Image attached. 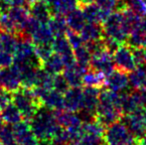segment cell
Here are the masks:
<instances>
[{
	"label": "cell",
	"mask_w": 146,
	"mask_h": 145,
	"mask_svg": "<svg viewBox=\"0 0 146 145\" xmlns=\"http://www.w3.org/2000/svg\"><path fill=\"white\" fill-rule=\"evenodd\" d=\"M123 113L120 107V93L110 89L100 91L98 105L94 119L104 127L121 120Z\"/></svg>",
	"instance_id": "obj_1"
},
{
	"label": "cell",
	"mask_w": 146,
	"mask_h": 145,
	"mask_svg": "<svg viewBox=\"0 0 146 145\" xmlns=\"http://www.w3.org/2000/svg\"><path fill=\"white\" fill-rule=\"evenodd\" d=\"M31 129L38 139H52L56 131L61 127L56 118L55 111L43 107L29 120Z\"/></svg>",
	"instance_id": "obj_2"
},
{
	"label": "cell",
	"mask_w": 146,
	"mask_h": 145,
	"mask_svg": "<svg viewBox=\"0 0 146 145\" xmlns=\"http://www.w3.org/2000/svg\"><path fill=\"white\" fill-rule=\"evenodd\" d=\"M12 101L26 120H30L43 107L41 101L35 95L33 87H21L15 93H12Z\"/></svg>",
	"instance_id": "obj_3"
},
{
	"label": "cell",
	"mask_w": 146,
	"mask_h": 145,
	"mask_svg": "<svg viewBox=\"0 0 146 145\" xmlns=\"http://www.w3.org/2000/svg\"><path fill=\"white\" fill-rule=\"evenodd\" d=\"M106 145H136V139L121 120L106 127L102 136Z\"/></svg>",
	"instance_id": "obj_4"
},
{
	"label": "cell",
	"mask_w": 146,
	"mask_h": 145,
	"mask_svg": "<svg viewBox=\"0 0 146 145\" xmlns=\"http://www.w3.org/2000/svg\"><path fill=\"white\" fill-rule=\"evenodd\" d=\"M102 25L104 37L112 39L119 44L126 43L128 39V34L126 33L124 26H123V18L121 11L115 10L112 13H110Z\"/></svg>",
	"instance_id": "obj_5"
},
{
	"label": "cell",
	"mask_w": 146,
	"mask_h": 145,
	"mask_svg": "<svg viewBox=\"0 0 146 145\" xmlns=\"http://www.w3.org/2000/svg\"><path fill=\"white\" fill-rule=\"evenodd\" d=\"M112 56H113L115 69L129 73L137 68V64L135 62L134 56H133L132 49L126 43L121 44L114 51Z\"/></svg>",
	"instance_id": "obj_6"
},
{
	"label": "cell",
	"mask_w": 146,
	"mask_h": 145,
	"mask_svg": "<svg viewBox=\"0 0 146 145\" xmlns=\"http://www.w3.org/2000/svg\"><path fill=\"white\" fill-rule=\"evenodd\" d=\"M90 68L108 75L115 69L113 56L106 48L100 49L92 54Z\"/></svg>",
	"instance_id": "obj_7"
},
{
	"label": "cell",
	"mask_w": 146,
	"mask_h": 145,
	"mask_svg": "<svg viewBox=\"0 0 146 145\" xmlns=\"http://www.w3.org/2000/svg\"><path fill=\"white\" fill-rule=\"evenodd\" d=\"M0 87L10 93H15L22 87L20 72L14 64L0 70Z\"/></svg>",
	"instance_id": "obj_8"
},
{
	"label": "cell",
	"mask_w": 146,
	"mask_h": 145,
	"mask_svg": "<svg viewBox=\"0 0 146 145\" xmlns=\"http://www.w3.org/2000/svg\"><path fill=\"white\" fill-rule=\"evenodd\" d=\"M120 107L123 115L143 111L145 107L143 105L140 91L133 89L129 93H120Z\"/></svg>",
	"instance_id": "obj_9"
},
{
	"label": "cell",
	"mask_w": 146,
	"mask_h": 145,
	"mask_svg": "<svg viewBox=\"0 0 146 145\" xmlns=\"http://www.w3.org/2000/svg\"><path fill=\"white\" fill-rule=\"evenodd\" d=\"M53 48H54L55 53L59 54L62 57L66 68L75 66L77 64L73 48L71 47L65 35L55 37L54 41H53Z\"/></svg>",
	"instance_id": "obj_10"
},
{
	"label": "cell",
	"mask_w": 146,
	"mask_h": 145,
	"mask_svg": "<svg viewBox=\"0 0 146 145\" xmlns=\"http://www.w3.org/2000/svg\"><path fill=\"white\" fill-rule=\"evenodd\" d=\"M121 121L126 125L129 131L132 133L135 139L138 140L146 136V129L143 119V111L135 112V113L124 114L121 117Z\"/></svg>",
	"instance_id": "obj_11"
},
{
	"label": "cell",
	"mask_w": 146,
	"mask_h": 145,
	"mask_svg": "<svg viewBox=\"0 0 146 145\" xmlns=\"http://www.w3.org/2000/svg\"><path fill=\"white\" fill-rule=\"evenodd\" d=\"M16 139V145H37L38 138L31 129L28 121L21 120L12 126Z\"/></svg>",
	"instance_id": "obj_12"
},
{
	"label": "cell",
	"mask_w": 146,
	"mask_h": 145,
	"mask_svg": "<svg viewBox=\"0 0 146 145\" xmlns=\"http://www.w3.org/2000/svg\"><path fill=\"white\" fill-rule=\"evenodd\" d=\"M27 4L29 6L31 17L36 19L40 23L47 24L53 16L50 5L44 0H28Z\"/></svg>",
	"instance_id": "obj_13"
},
{
	"label": "cell",
	"mask_w": 146,
	"mask_h": 145,
	"mask_svg": "<svg viewBox=\"0 0 146 145\" xmlns=\"http://www.w3.org/2000/svg\"><path fill=\"white\" fill-rule=\"evenodd\" d=\"M130 85L129 83V77L127 73L122 72L118 69H114L110 73L106 75V87L108 89L116 93L123 91L128 87Z\"/></svg>",
	"instance_id": "obj_14"
},
{
	"label": "cell",
	"mask_w": 146,
	"mask_h": 145,
	"mask_svg": "<svg viewBox=\"0 0 146 145\" xmlns=\"http://www.w3.org/2000/svg\"><path fill=\"white\" fill-rule=\"evenodd\" d=\"M64 107L66 110L77 112L83 107V89L81 87H70L64 93Z\"/></svg>",
	"instance_id": "obj_15"
},
{
	"label": "cell",
	"mask_w": 146,
	"mask_h": 145,
	"mask_svg": "<svg viewBox=\"0 0 146 145\" xmlns=\"http://www.w3.org/2000/svg\"><path fill=\"white\" fill-rule=\"evenodd\" d=\"M7 12L17 25L18 30H19V36L18 37H22L24 34L26 25H27V22L29 21L31 17L29 9H27L24 6H12V7L8 8Z\"/></svg>",
	"instance_id": "obj_16"
},
{
	"label": "cell",
	"mask_w": 146,
	"mask_h": 145,
	"mask_svg": "<svg viewBox=\"0 0 146 145\" xmlns=\"http://www.w3.org/2000/svg\"><path fill=\"white\" fill-rule=\"evenodd\" d=\"M81 36L85 43H94L102 41L104 38V29L102 24L88 23L85 25L81 32Z\"/></svg>",
	"instance_id": "obj_17"
},
{
	"label": "cell",
	"mask_w": 146,
	"mask_h": 145,
	"mask_svg": "<svg viewBox=\"0 0 146 145\" xmlns=\"http://www.w3.org/2000/svg\"><path fill=\"white\" fill-rule=\"evenodd\" d=\"M128 45L131 47H146V19H142L128 36Z\"/></svg>",
	"instance_id": "obj_18"
},
{
	"label": "cell",
	"mask_w": 146,
	"mask_h": 145,
	"mask_svg": "<svg viewBox=\"0 0 146 145\" xmlns=\"http://www.w3.org/2000/svg\"><path fill=\"white\" fill-rule=\"evenodd\" d=\"M29 38L34 44H47V43H53L55 36L51 32L48 24L39 23L30 34Z\"/></svg>",
	"instance_id": "obj_19"
},
{
	"label": "cell",
	"mask_w": 146,
	"mask_h": 145,
	"mask_svg": "<svg viewBox=\"0 0 146 145\" xmlns=\"http://www.w3.org/2000/svg\"><path fill=\"white\" fill-rule=\"evenodd\" d=\"M66 20H67L68 28L74 32H78V33H80L83 30V28L85 27L86 23H87L83 9L79 7L75 8L71 12H69L67 14Z\"/></svg>",
	"instance_id": "obj_20"
},
{
	"label": "cell",
	"mask_w": 146,
	"mask_h": 145,
	"mask_svg": "<svg viewBox=\"0 0 146 145\" xmlns=\"http://www.w3.org/2000/svg\"><path fill=\"white\" fill-rule=\"evenodd\" d=\"M84 15L88 23H98L102 24L104 21L110 16V13L100 9L96 4H90L88 6L82 8Z\"/></svg>",
	"instance_id": "obj_21"
},
{
	"label": "cell",
	"mask_w": 146,
	"mask_h": 145,
	"mask_svg": "<svg viewBox=\"0 0 146 145\" xmlns=\"http://www.w3.org/2000/svg\"><path fill=\"white\" fill-rule=\"evenodd\" d=\"M88 70H85L79 65L65 68L64 70V77H66L68 83L71 87H77L83 85V75Z\"/></svg>",
	"instance_id": "obj_22"
},
{
	"label": "cell",
	"mask_w": 146,
	"mask_h": 145,
	"mask_svg": "<svg viewBox=\"0 0 146 145\" xmlns=\"http://www.w3.org/2000/svg\"><path fill=\"white\" fill-rule=\"evenodd\" d=\"M106 75L104 73L98 72L90 68L83 75V85L100 89L106 87Z\"/></svg>",
	"instance_id": "obj_23"
},
{
	"label": "cell",
	"mask_w": 146,
	"mask_h": 145,
	"mask_svg": "<svg viewBox=\"0 0 146 145\" xmlns=\"http://www.w3.org/2000/svg\"><path fill=\"white\" fill-rule=\"evenodd\" d=\"M47 24L55 37L66 35L67 31L69 30L66 17L64 15H60V14H53V16Z\"/></svg>",
	"instance_id": "obj_24"
},
{
	"label": "cell",
	"mask_w": 146,
	"mask_h": 145,
	"mask_svg": "<svg viewBox=\"0 0 146 145\" xmlns=\"http://www.w3.org/2000/svg\"><path fill=\"white\" fill-rule=\"evenodd\" d=\"M49 5L53 14L60 15H67L72 10L79 7L77 0H51Z\"/></svg>",
	"instance_id": "obj_25"
},
{
	"label": "cell",
	"mask_w": 146,
	"mask_h": 145,
	"mask_svg": "<svg viewBox=\"0 0 146 145\" xmlns=\"http://www.w3.org/2000/svg\"><path fill=\"white\" fill-rule=\"evenodd\" d=\"M42 68L48 73H52L53 75H56L63 72L66 67L62 57L57 53H54L46 62L43 63Z\"/></svg>",
	"instance_id": "obj_26"
},
{
	"label": "cell",
	"mask_w": 146,
	"mask_h": 145,
	"mask_svg": "<svg viewBox=\"0 0 146 145\" xmlns=\"http://www.w3.org/2000/svg\"><path fill=\"white\" fill-rule=\"evenodd\" d=\"M129 83L133 89L141 91L146 89V67H137L129 73Z\"/></svg>",
	"instance_id": "obj_27"
},
{
	"label": "cell",
	"mask_w": 146,
	"mask_h": 145,
	"mask_svg": "<svg viewBox=\"0 0 146 145\" xmlns=\"http://www.w3.org/2000/svg\"><path fill=\"white\" fill-rule=\"evenodd\" d=\"M0 112H1L0 115H1V118H2V120H3V122H5V123H7V124L18 123V122L21 121L22 118H23L20 110L17 109V107H16L14 103L13 105L10 103L9 105H7L5 109H2Z\"/></svg>",
	"instance_id": "obj_28"
},
{
	"label": "cell",
	"mask_w": 146,
	"mask_h": 145,
	"mask_svg": "<svg viewBox=\"0 0 146 145\" xmlns=\"http://www.w3.org/2000/svg\"><path fill=\"white\" fill-rule=\"evenodd\" d=\"M0 30L4 33L13 34L17 37L19 36V30H18L17 25L9 15L7 10L0 12Z\"/></svg>",
	"instance_id": "obj_29"
},
{
	"label": "cell",
	"mask_w": 146,
	"mask_h": 145,
	"mask_svg": "<svg viewBox=\"0 0 146 145\" xmlns=\"http://www.w3.org/2000/svg\"><path fill=\"white\" fill-rule=\"evenodd\" d=\"M75 58L77 65L82 67L85 70H88L90 66V60H92V52L87 47V45H83L82 47L74 50Z\"/></svg>",
	"instance_id": "obj_30"
},
{
	"label": "cell",
	"mask_w": 146,
	"mask_h": 145,
	"mask_svg": "<svg viewBox=\"0 0 146 145\" xmlns=\"http://www.w3.org/2000/svg\"><path fill=\"white\" fill-rule=\"evenodd\" d=\"M104 129H106V127H104V125H102V124L96 119L84 122V124H83L84 134H88V135H92V136L102 138Z\"/></svg>",
	"instance_id": "obj_31"
},
{
	"label": "cell",
	"mask_w": 146,
	"mask_h": 145,
	"mask_svg": "<svg viewBox=\"0 0 146 145\" xmlns=\"http://www.w3.org/2000/svg\"><path fill=\"white\" fill-rule=\"evenodd\" d=\"M54 85V75L48 73L43 68L38 70V75H37V85L36 87H42L44 89H53Z\"/></svg>",
	"instance_id": "obj_32"
},
{
	"label": "cell",
	"mask_w": 146,
	"mask_h": 145,
	"mask_svg": "<svg viewBox=\"0 0 146 145\" xmlns=\"http://www.w3.org/2000/svg\"><path fill=\"white\" fill-rule=\"evenodd\" d=\"M55 53L53 48V43H47V44H35V55L41 61L44 63Z\"/></svg>",
	"instance_id": "obj_33"
},
{
	"label": "cell",
	"mask_w": 146,
	"mask_h": 145,
	"mask_svg": "<svg viewBox=\"0 0 146 145\" xmlns=\"http://www.w3.org/2000/svg\"><path fill=\"white\" fill-rule=\"evenodd\" d=\"M0 143L2 145H16L13 128L10 125H2L0 128Z\"/></svg>",
	"instance_id": "obj_34"
},
{
	"label": "cell",
	"mask_w": 146,
	"mask_h": 145,
	"mask_svg": "<svg viewBox=\"0 0 146 145\" xmlns=\"http://www.w3.org/2000/svg\"><path fill=\"white\" fill-rule=\"evenodd\" d=\"M126 7L132 10L140 17L146 16V6L143 0H121Z\"/></svg>",
	"instance_id": "obj_35"
},
{
	"label": "cell",
	"mask_w": 146,
	"mask_h": 145,
	"mask_svg": "<svg viewBox=\"0 0 146 145\" xmlns=\"http://www.w3.org/2000/svg\"><path fill=\"white\" fill-rule=\"evenodd\" d=\"M1 41H2V49L1 50H5L7 52L14 53L17 45L18 39L16 35L9 33H1Z\"/></svg>",
	"instance_id": "obj_36"
},
{
	"label": "cell",
	"mask_w": 146,
	"mask_h": 145,
	"mask_svg": "<svg viewBox=\"0 0 146 145\" xmlns=\"http://www.w3.org/2000/svg\"><path fill=\"white\" fill-rule=\"evenodd\" d=\"M66 37H67L68 41H69L70 45L73 48V50L75 49H78L80 47H82L83 45H85V41L83 40L81 35H79L78 32H74L72 30H68L67 33H66Z\"/></svg>",
	"instance_id": "obj_37"
},
{
	"label": "cell",
	"mask_w": 146,
	"mask_h": 145,
	"mask_svg": "<svg viewBox=\"0 0 146 145\" xmlns=\"http://www.w3.org/2000/svg\"><path fill=\"white\" fill-rule=\"evenodd\" d=\"M131 49L137 67H146V47H131Z\"/></svg>",
	"instance_id": "obj_38"
},
{
	"label": "cell",
	"mask_w": 146,
	"mask_h": 145,
	"mask_svg": "<svg viewBox=\"0 0 146 145\" xmlns=\"http://www.w3.org/2000/svg\"><path fill=\"white\" fill-rule=\"evenodd\" d=\"M94 2L100 9L110 14L117 9L120 0H94Z\"/></svg>",
	"instance_id": "obj_39"
},
{
	"label": "cell",
	"mask_w": 146,
	"mask_h": 145,
	"mask_svg": "<svg viewBox=\"0 0 146 145\" xmlns=\"http://www.w3.org/2000/svg\"><path fill=\"white\" fill-rule=\"evenodd\" d=\"M70 87H70V85L68 83L67 79L64 77V75L59 73V75H54V85H53V89L64 95Z\"/></svg>",
	"instance_id": "obj_40"
},
{
	"label": "cell",
	"mask_w": 146,
	"mask_h": 145,
	"mask_svg": "<svg viewBox=\"0 0 146 145\" xmlns=\"http://www.w3.org/2000/svg\"><path fill=\"white\" fill-rule=\"evenodd\" d=\"M14 64L13 53L7 52L5 50H0V68H9Z\"/></svg>",
	"instance_id": "obj_41"
},
{
	"label": "cell",
	"mask_w": 146,
	"mask_h": 145,
	"mask_svg": "<svg viewBox=\"0 0 146 145\" xmlns=\"http://www.w3.org/2000/svg\"><path fill=\"white\" fill-rule=\"evenodd\" d=\"M12 101V93L0 87V111L9 105Z\"/></svg>",
	"instance_id": "obj_42"
},
{
	"label": "cell",
	"mask_w": 146,
	"mask_h": 145,
	"mask_svg": "<svg viewBox=\"0 0 146 145\" xmlns=\"http://www.w3.org/2000/svg\"><path fill=\"white\" fill-rule=\"evenodd\" d=\"M4 3L9 7L12 6H24L28 3V0H4Z\"/></svg>",
	"instance_id": "obj_43"
},
{
	"label": "cell",
	"mask_w": 146,
	"mask_h": 145,
	"mask_svg": "<svg viewBox=\"0 0 146 145\" xmlns=\"http://www.w3.org/2000/svg\"><path fill=\"white\" fill-rule=\"evenodd\" d=\"M77 1H78V6L83 8V7H85V6L92 4L94 2V0H77Z\"/></svg>",
	"instance_id": "obj_44"
},
{
	"label": "cell",
	"mask_w": 146,
	"mask_h": 145,
	"mask_svg": "<svg viewBox=\"0 0 146 145\" xmlns=\"http://www.w3.org/2000/svg\"><path fill=\"white\" fill-rule=\"evenodd\" d=\"M37 145H54L51 139H41V141H38Z\"/></svg>",
	"instance_id": "obj_45"
},
{
	"label": "cell",
	"mask_w": 146,
	"mask_h": 145,
	"mask_svg": "<svg viewBox=\"0 0 146 145\" xmlns=\"http://www.w3.org/2000/svg\"><path fill=\"white\" fill-rule=\"evenodd\" d=\"M140 91V95H141V99H142V101H143V105L146 109V89H141Z\"/></svg>",
	"instance_id": "obj_46"
},
{
	"label": "cell",
	"mask_w": 146,
	"mask_h": 145,
	"mask_svg": "<svg viewBox=\"0 0 146 145\" xmlns=\"http://www.w3.org/2000/svg\"><path fill=\"white\" fill-rule=\"evenodd\" d=\"M136 145H146V136L136 140Z\"/></svg>",
	"instance_id": "obj_47"
},
{
	"label": "cell",
	"mask_w": 146,
	"mask_h": 145,
	"mask_svg": "<svg viewBox=\"0 0 146 145\" xmlns=\"http://www.w3.org/2000/svg\"><path fill=\"white\" fill-rule=\"evenodd\" d=\"M143 119H144V125L146 129V109H144V110H143Z\"/></svg>",
	"instance_id": "obj_48"
},
{
	"label": "cell",
	"mask_w": 146,
	"mask_h": 145,
	"mask_svg": "<svg viewBox=\"0 0 146 145\" xmlns=\"http://www.w3.org/2000/svg\"><path fill=\"white\" fill-rule=\"evenodd\" d=\"M2 49V41H1V33H0V50Z\"/></svg>",
	"instance_id": "obj_49"
},
{
	"label": "cell",
	"mask_w": 146,
	"mask_h": 145,
	"mask_svg": "<svg viewBox=\"0 0 146 145\" xmlns=\"http://www.w3.org/2000/svg\"><path fill=\"white\" fill-rule=\"evenodd\" d=\"M2 122H3V120H2V118H1V115H0V128H1V126L3 125V124H2Z\"/></svg>",
	"instance_id": "obj_50"
},
{
	"label": "cell",
	"mask_w": 146,
	"mask_h": 145,
	"mask_svg": "<svg viewBox=\"0 0 146 145\" xmlns=\"http://www.w3.org/2000/svg\"><path fill=\"white\" fill-rule=\"evenodd\" d=\"M4 3V0H0V5H1V4H3Z\"/></svg>",
	"instance_id": "obj_51"
},
{
	"label": "cell",
	"mask_w": 146,
	"mask_h": 145,
	"mask_svg": "<svg viewBox=\"0 0 146 145\" xmlns=\"http://www.w3.org/2000/svg\"><path fill=\"white\" fill-rule=\"evenodd\" d=\"M44 1H46V2H48V3H49V2H50L51 0H44Z\"/></svg>",
	"instance_id": "obj_52"
},
{
	"label": "cell",
	"mask_w": 146,
	"mask_h": 145,
	"mask_svg": "<svg viewBox=\"0 0 146 145\" xmlns=\"http://www.w3.org/2000/svg\"><path fill=\"white\" fill-rule=\"evenodd\" d=\"M144 1V4H145V6H146V0H143Z\"/></svg>",
	"instance_id": "obj_53"
},
{
	"label": "cell",
	"mask_w": 146,
	"mask_h": 145,
	"mask_svg": "<svg viewBox=\"0 0 146 145\" xmlns=\"http://www.w3.org/2000/svg\"><path fill=\"white\" fill-rule=\"evenodd\" d=\"M0 145H2V144H1V143H0Z\"/></svg>",
	"instance_id": "obj_54"
},
{
	"label": "cell",
	"mask_w": 146,
	"mask_h": 145,
	"mask_svg": "<svg viewBox=\"0 0 146 145\" xmlns=\"http://www.w3.org/2000/svg\"><path fill=\"white\" fill-rule=\"evenodd\" d=\"M104 145H106V144H104Z\"/></svg>",
	"instance_id": "obj_55"
}]
</instances>
